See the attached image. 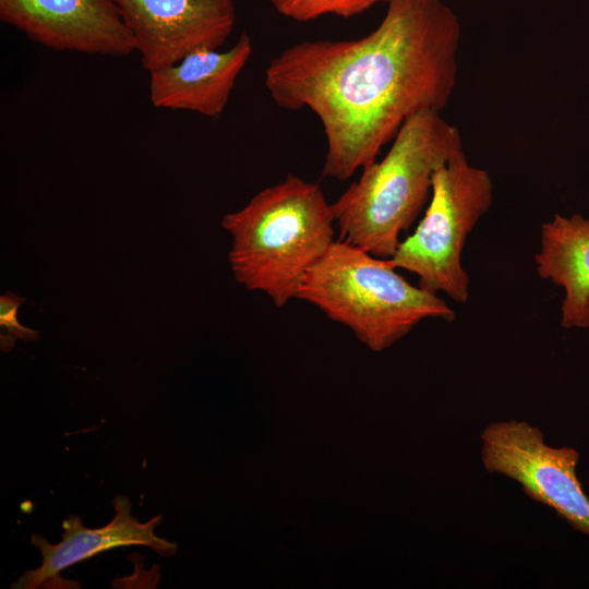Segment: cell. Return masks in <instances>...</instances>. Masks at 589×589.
I'll list each match as a JSON object with an SVG mask.
<instances>
[{"label":"cell","instance_id":"4fadbf2b","mask_svg":"<svg viewBox=\"0 0 589 589\" xmlns=\"http://www.w3.org/2000/svg\"><path fill=\"white\" fill-rule=\"evenodd\" d=\"M25 302L24 298L8 291L0 297V346L3 351H10L16 339L36 340L39 333L21 325L17 321V310Z\"/></svg>","mask_w":589,"mask_h":589},{"label":"cell","instance_id":"9c48e42d","mask_svg":"<svg viewBox=\"0 0 589 589\" xmlns=\"http://www.w3.org/2000/svg\"><path fill=\"white\" fill-rule=\"evenodd\" d=\"M113 505L115 516L105 527L86 528L77 515H70L62 522L63 531L59 543L53 544L37 533L32 534L31 543L39 550L41 564L37 568L25 570L12 588H79V582L63 579L61 570L120 546L143 545L165 557L176 554L177 543L155 533V528L163 520L161 516L141 522L132 516L131 504L127 497L117 496Z\"/></svg>","mask_w":589,"mask_h":589},{"label":"cell","instance_id":"8992f818","mask_svg":"<svg viewBox=\"0 0 589 589\" xmlns=\"http://www.w3.org/2000/svg\"><path fill=\"white\" fill-rule=\"evenodd\" d=\"M481 443L488 472L516 481L530 498L589 537V496L577 477V449L548 445L539 428L516 419L489 424Z\"/></svg>","mask_w":589,"mask_h":589},{"label":"cell","instance_id":"30bf717a","mask_svg":"<svg viewBox=\"0 0 589 589\" xmlns=\"http://www.w3.org/2000/svg\"><path fill=\"white\" fill-rule=\"evenodd\" d=\"M252 52V39L247 32L227 50L191 52L149 72V100L155 108L191 111L216 119L224 112Z\"/></svg>","mask_w":589,"mask_h":589},{"label":"cell","instance_id":"52a82bcc","mask_svg":"<svg viewBox=\"0 0 589 589\" xmlns=\"http://www.w3.org/2000/svg\"><path fill=\"white\" fill-rule=\"evenodd\" d=\"M148 73L203 49H219L236 24L233 0H113Z\"/></svg>","mask_w":589,"mask_h":589},{"label":"cell","instance_id":"277c9868","mask_svg":"<svg viewBox=\"0 0 589 589\" xmlns=\"http://www.w3.org/2000/svg\"><path fill=\"white\" fill-rule=\"evenodd\" d=\"M381 259L335 240L306 272L296 298L351 329L373 351H382L425 318L455 320L436 293L413 286Z\"/></svg>","mask_w":589,"mask_h":589},{"label":"cell","instance_id":"5b68a950","mask_svg":"<svg viewBox=\"0 0 589 589\" xmlns=\"http://www.w3.org/2000/svg\"><path fill=\"white\" fill-rule=\"evenodd\" d=\"M492 202L490 173L459 151L434 175L424 216L399 242L390 263L416 274L421 288L467 302L470 279L461 264L464 247Z\"/></svg>","mask_w":589,"mask_h":589},{"label":"cell","instance_id":"7a4b0ae2","mask_svg":"<svg viewBox=\"0 0 589 589\" xmlns=\"http://www.w3.org/2000/svg\"><path fill=\"white\" fill-rule=\"evenodd\" d=\"M462 149L458 129L441 111L424 109L401 125L387 154L332 204L339 240L390 259L401 232L429 202L433 178Z\"/></svg>","mask_w":589,"mask_h":589},{"label":"cell","instance_id":"3957f363","mask_svg":"<svg viewBox=\"0 0 589 589\" xmlns=\"http://www.w3.org/2000/svg\"><path fill=\"white\" fill-rule=\"evenodd\" d=\"M335 225L332 204L317 183L290 173L261 190L221 220L232 237L229 262L236 280L285 306L334 243Z\"/></svg>","mask_w":589,"mask_h":589},{"label":"cell","instance_id":"ba28073f","mask_svg":"<svg viewBox=\"0 0 589 589\" xmlns=\"http://www.w3.org/2000/svg\"><path fill=\"white\" fill-rule=\"evenodd\" d=\"M0 20L56 51L115 58L135 52L113 0H0Z\"/></svg>","mask_w":589,"mask_h":589},{"label":"cell","instance_id":"6da1fadb","mask_svg":"<svg viewBox=\"0 0 589 589\" xmlns=\"http://www.w3.org/2000/svg\"><path fill=\"white\" fill-rule=\"evenodd\" d=\"M386 13L358 39L305 40L265 70L273 101L306 108L322 123V175L344 181L376 160L404 122L442 111L454 93L461 28L442 0H387Z\"/></svg>","mask_w":589,"mask_h":589},{"label":"cell","instance_id":"8fae6325","mask_svg":"<svg viewBox=\"0 0 589 589\" xmlns=\"http://www.w3.org/2000/svg\"><path fill=\"white\" fill-rule=\"evenodd\" d=\"M536 269L564 289L561 325L589 327V219L556 214L541 226Z\"/></svg>","mask_w":589,"mask_h":589},{"label":"cell","instance_id":"7c38bea8","mask_svg":"<svg viewBox=\"0 0 589 589\" xmlns=\"http://www.w3.org/2000/svg\"><path fill=\"white\" fill-rule=\"evenodd\" d=\"M269 2L283 16L297 22H309L327 14L351 17L380 2L386 3L387 0H269Z\"/></svg>","mask_w":589,"mask_h":589}]
</instances>
